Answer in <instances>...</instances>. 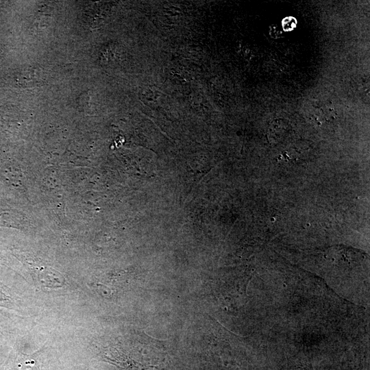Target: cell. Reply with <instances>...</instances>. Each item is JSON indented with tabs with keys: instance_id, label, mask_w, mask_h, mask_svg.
<instances>
[{
	"instance_id": "1",
	"label": "cell",
	"mask_w": 370,
	"mask_h": 370,
	"mask_svg": "<svg viewBox=\"0 0 370 370\" xmlns=\"http://www.w3.org/2000/svg\"><path fill=\"white\" fill-rule=\"evenodd\" d=\"M297 21L295 18L291 16L286 17L282 21V27L284 30L290 31L296 26Z\"/></svg>"
}]
</instances>
